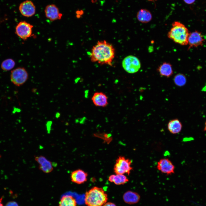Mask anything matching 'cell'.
<instances>
[{
    "mask_svg": "<svg viewBox=\"0 0 206 206\" xmlns=\"http://www.w3.org/2000/svg\"><path fill=\"white\" fill-rule=\"evenodd\" d=\"M115 56V49L113 46L104 40L98 41L93 47L90 56L92 62L112 66Z\"/></svg>",
    "mask_w": 206,
    "mask_h": 206,
    "instance_id": "obj_1",
    "label": "cell"
},
{
    "mask_svg": "<svg viewBox=\"0 0 206 206\" xmlns=\"http://www.w3.org/2000/svg\"><path fill=\"white\" fill-rule=\"evenodd\" d=\"M189 33L188 29L184 25L179 22L175 21L172 23V27L167 35L175 43L185 45L188 44Z\"/></svg>",
    "mask_w": 206,
    "mask_h": 206,
    "instance_id": "obj_2",
    "label": "cell"
},
{
    "mask_svg": "<svg viewBox=\"0 0 206 206\" xmlns=\"http://www.w3.org/2000/svg\"><path fill=\"white\" fill-rule=\"evenodd\" d=\"M108 200L107 194L101 187H94L85 193V203L88 206H103Z\"/></svg>",
    "mask_w": 206,
    "mask_h": 206,
    "instance_id": "obj_3",
    "label": "cell"
},
{
    "mask_svg": "<svg viewBox=\"0 0 206 206\" xmlns=\"http://www.w3.org/2000/svg\"><path fill=\"white\" fill-rule=\"evenodd\" d=\"M132 161L124 156H119L116 161L114 167V173L116 174H126L129 175L133 170Z\"/></svg>",
    "mask_w": 206,
    "mask_h": 206,
    "instance_id": "obj_4",
    "label": "cell"
},
{
    "mask_svg": "<svg viewBox=\"0 0 206 206\" xmlns=\"http://www.w3.org/2000/svg\"><path fill=\"white\" fill-rule=\"evenodd\" d=\"M122 66L127 72L133 74L138 71L141 67V63L139 59L133 55H129L125 57L122 62Z\"/></svg>",
    "mask_w": 206,
    "mask_h": 206,
    "instance_id": "obj_5",
    "label": "cell"
},
{
    "mask_svg": "<svg viewBox=\"0 0 206 206\" xmlns=\"http://www.w3.org/2000/svg\"><path fill=\"white\" fill-rule=\"evenodd\" d=\"M28 78V73L24 68L18 67L11 72V81L16 86H20L23 85L27 81Z\"/></svg>",
    "mask_w": 206,
    "mask_h": 206,
    "instance_id": "obj_6",
    "label": "cell"
},
{
    "mask_svg": "<svg viewBox=\"0 0 206 206\" xmlns=\"http://www.w3.org/2000/svg\"><path fill=\"white\" fill-rule=\"evenodd\" d=\"M33 26L25 21L19 22L15 28V33L20 38L25 40L32 35Z\"/></svg>",
    "mask_w": 206,
    "mask_h": 206,
    "instance_id": "obj_7",
    "label": "cell"
},
{
    "mask_svg": "<svg viewBox=\"0 0 206 206\" xmlns=\"http://www.w3.org/2000/svg\"><path fill=\"white\" fill-rule=\"evenodd\" d=\"M19 10L23 16L26 17L33 16L36 11L35 4L30 0H26L21 2L19 6Z\"/></svg>",
    "mask_w": 206,
    "mask_h": 206,
    "instance_id": "obj_8",
    "label": "cell"
},
{
    "mask_svg": "<svg viewBox=\"0 0 206 206\" xmlns=\"http://www.w3.org/2000/svg\"><path fill=\"white\" fill-rule=\"evenodd\" d=\"M44 11L46 17L51 21L60 20L62 16V14L60 12L58 7L54 4L46 5Z\"/></svg>",
    "mask_w": 206,
    "mask_h": 206,
    "instance_id": "obj_9",
    "label": "cell"
},
{
    "mask_svg": "<svg viewBox=\"0 0 206 206\" xmlns=\"http://www.w3.org/2000/svg\"><path fill=\"white\" fill-rule=\"evenodd\" d=\"M157 168L162 173L167 175L174 173L175 167L172 162L167 158L161 159L158 162Z\"/></svg>",
    "mask_w": 206,
    "mask_h": 206,
    "instance_id": "obj_10",
    "label": "cell"
},
{
    "mask_svg": "<svg viewBox=\"0 0 206 206\" xmlns=\"http://www.w3.org/2000/svg\"><path fill=\"white\" fill-rule=\"evenodd\" d=\"M205 39L204 35L201 32L198 31L190 33L188 39V44L189 45V48L202 45Z\"/></svg>",
    "mask_w": 206,
    "mask_h": 206,
    "instance_id": "obj_11",
    "label": "cell"
},
{
    "mask_svg": "<svg viewBox=\"0 0 206 206\" xmlns=\"http://www.w3.org/2000/svg\"><path fill=\"white\" fill-rule=\"evenodd\" d=\"M35 159L39 165V169L43 172L48 173L53 170L52 163L44 156L42 155L35 156Z\"/></svg>",
    "mask_w": 206,
    "mask_h": 206,
    "instance_id": "obj_12",
    "label": "cell"
},
{
    "mask_svg": "<svg viewBox=\"0 0 206 206\" xmlns=\"http://www.w3.org/2000/svg\"><path fill=\"white\" fill-rule=\"evenodd\" d=\"M88 173L81 169H77L72 171L71 173V180L73 182L81 184L87 181Z\"/></svg>",
    "mask_w": 206,
    "mask_h": 206,
    "instance_id": "obj_13",
    "label": "cell"
},
{
    "mask_svg": "<svg viewBox=\"0 0 206 206\" xmlns=\"http://www.w3.org/2000/svg\"><path fill=\"white\" fill-rule=\"evenodd\" d=\"M92 100L96 106L104 107H106L108 104L107 96L102 92L94 93L92 98Z\"/></svg>",
    "mask_w": 206,
    "mask_h": 206,
    "instance_id": "obj_14",
    "label": "cell"
},
{
    "mask_svg": "<svg viewBox=\"0 0 206 206\" xmlns=\"http://www.w3.org/2000/svg\"><path fill=\"white\" fill-rule=\"evenodd\" d=\"M140 196L138 193L131 191L125 192L123 195V199L126 203L133 205L138 203L140 199Z\"/></svg>",
    "mask_w": 206,
    "mask_h": 206,
    "instance_id": "obj_15",
    "label": "cell"
},
{
    "mask_svg": "<svg viewBox=\"0 0 206 206\" xmlns=\"http://www.w3.org/2000/svg\"><path fill=\"white\" fill-rule=\"evenodd\" d=\"M157 71L161 76L167 78L170 77L173 73L171 64L166 62H163L159 66Z\"/></svg>",
    "mask_w": 206,
    "mask_h": 206,
    "instance_id": "obj_16",
    "label": "cell"
},
{
    "mask_svg": "<svg viewBox=\"0 0 206 206\" xmlns=\"http://www.w3.org/2000/svg\"><path fill=\"white\" fill-rule=\"evenodd\" d=\"M182 125L178 119L176 118L170 121L167 125V128L169 132L173 134H177L181 131Z\"/></svg>",
    "mask_w": 206,
    "mask_h": 206,
    "instance_id": "obj_17",
    "label": "cell"
},
{
    "mask_svg": "<svg viewBox=\"0 0 206 206\" xmlns=\"http://www.w3.org/2000/svg\"><path fill=\"white\" fill-rule=\"evenodd\" d=\"M137 18L138 21L142 23H147L150 22L152 19L151 13L146 9H141L137 13Z\"/></svg>",
    "mask_w": 206,
    "mask_h": 206,
    "instance_id": "obj_18",
    "label": "cell"
},
{
    "mask_svg": "<svg viewBox=\"0 0 206 206\" xmlns=\"http://www.w3.org/2000/svg\"><path fill=\"white\" fill-rule=\"evenodd\" d=\"M108 181L117 185H124L129 181L127 177L124 174H116L110 175Z\"/></svg>",
    "mask_w": 206,
    "mask_h": 206,
    "instance_id": "obj_19",
    "label": "cell"
},
{
    "mask_svg": "<svg viewBox=\"0 0 206 206\" xmlns=\"http://www.w3.org/2000/svg\"><path fill=\"white\" fill-rule=\"evenodd\" d=\"M76 202L74 197L70 195L63 196L59 202V206H76Z\"/></svg>",
    "mask_w": 206,
    "mask_h": 206,
    "instance_id": "obj_20",
    "label": "cell"
},
{
    "mask_svg": "<svg viewBox=\"0 0 206 206\" xmlns=\"http://www.w3.org/2000/svg\"><path fill=\"white\" fill-rule=\"evenodd\" d=\"M15 64V62L11 58H8L5 59L2 62L1 67L3 70L8 71L13 68Z\"/></svg>",
    "mask_w": 206,
    "mask_h": 206,
    "instance_id": "obj_21",
    "label": "cell"
},
{
    "mask_svg": "<svg viewBox=\"0 0 206 206\" xmlns=\"http://www.w3.org/2000/svg\"><path fill=\"white\" fill-rule=\"evenodd\" d=\"M173 80L175 84L179 87L184 86L187 82L186 78L185 75L180 73L175 75L174 78Z\"/></svg>",
    "mask_w": 206,
    "mask_h": 206,
    "instance_id": "obj_22",
    "label": "cell"
},
{
    "mask_svg": "<svg viewBox=\"0 0 206 206\" xmlns=\"http://www.w3.org/2000/svg\"><path fill=\"white\" fill-rule=\"evenodd\" d=\"M94 136L99 138L103 140L104 142L108 144L112 140V137L110 134L106 133H96L93 134Z\"/></svg>",
    "mask_w": 206,
    "mask_h": 206,
    "instance_id": "obj_23",
    "label": "cell"
},
{
    "mask_svg": "<svg viewBox=\"0 0 206 206\" xmlns=\"http://www.w3.org/2000/svg\"><path fill=\"white\" fill-rule=\"evenodd\" d=\"M76 16L77 18H80L83 14V11L81 10H77L76 11Z\"/></svg>",
    "mask_w": 206,
    "mask_h": 206,
    "instance_id": "obj_24",
    "label": "cell"
},
{
    "mask_svg": "<svg viewBox=\"0 0 206 206\" xmlns=\"http://www.w3.org/2000/svg\"><path fill=\"white\" fill-rule=\"evenodd\" d=\"M5 206H18V205L15 202L11 201L7 203Z\"/></svg>",
    "mask_w": 206,
    "mask_h": 206,
    "instance_id": "obj_25",
    "label": "cell"
},
{
    "mask_svg": "<svg viewBox=\"0 0 206 206\" xmlns=\"http://www.w3.org/2000/svg\"><path fill=\"white\" fill-rule=\"evenodd\" d=\"M103 206H116V205L113 203L108 202L106 203Z\"/></svg>",
    "mask_w": 206,
    "mask_h": 206,
    "instance_id": "obj_26",
    "label": "cell"
},
{
    "mask_svg": "<svg viewBox=\"0 0 206 206\" xmlns=\"http://www.w3.org/2000/svg\"><path fill=\"white\" fill-rule=\"evenodd\" d=\"M196 0H183L184 2L187 4H191L193 3Z\"/></svg>",
    "mask_w": 206,
    "mask_h": 206,
    "instance_id": "obj_27",
    "label": "cell"
},
{
    "mask_svg": "<svg viewBox=\"0 0 206 206\" xmlns=\"http://www.w3.org/2000/svg\"><path fill=\"white\" fill-rule=\"evenodd\" d=\"M3 197H2L0 199V206H3V204L2 203V200L3 199Z\"/></svg>",
    "mask_w": 206,
    "mask_h": 206,
    "instance_id": "obj_28",
    "label": "cell"
},
{
    "mask_svg": "<svg viewBox=\"0 0 206 206\" xmlns=\"http://www.w3.org/2000/svg\"><path fill=\"white\" fill-rule=\"evenodd\" d=\"M98 0H91L92 2L93 3H94L96 2Z\"/></svg>",
    "mask_w": 206,
    "mask_h": 206,
    "instance_id": "obj_29",
    "label": "cell"
},
{
    "mask_svg": "<svg viewBox=\"0 0 206 206\" xmlns=\"http://www.w3.org/2000/svg\"><path fill=\"white\" fill-rule=\"evenodd\" d=\"M203 91H206V86L203 88Z\"/></svg>",
    "mask_w": 206,
    "mask_h": 206,
    "instance_id": "obj_30",
    "label": "cell"
},
{
    "mask_svg": "<svg viewBox=\"0 0 206 206\" xmlns=\"http://www.w3.org/2000/svg\"><path fill=\"white\" fill-rule=\"evenodd\" d=\"M204 130L205 131H206V121L205 122V126L204 128Z\"/></svg>",
    "mask_w": 206,
    "mask_h": 206,
    "instance_id": "obj_31",
    "label": "cell"
},
{
    "mask_svg": "<svg viewBox=\"0 0 206 206\" xmlns=\"http://www.w3.org/2000/svg\"><path fill=\"white\" fill-rule=\"evenodd\" d=\"M148 0L150 1H152L156 0Z\"/></svg>",
    "mask_w": 206,
    "mask_h": 206,
    "instance_id": "obj_32",
    "label": "cell"
}]
</instances>
